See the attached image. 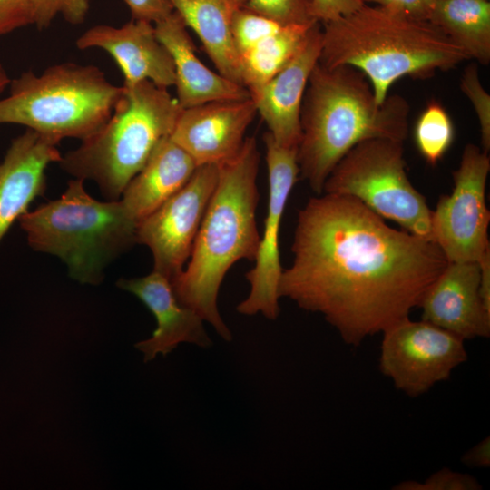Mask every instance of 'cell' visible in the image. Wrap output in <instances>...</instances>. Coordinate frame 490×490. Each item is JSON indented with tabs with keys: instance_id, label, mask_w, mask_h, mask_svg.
I'll return each instance as SVG.
<instances>
[{
	"instance_id": "cell-1",
	"label": "cell",
	"mask_w": 490,
	"mask_h": 490,
	"mask_svg": "<svg viewBox=\"0 0 490 490\" xmlns=\"http://www.w3.org/2000/svg\"><path fill=\"white\" fill-rule=\"evenodd\" d=\"M279 298L321 314L350 346L409 317L447 265L440 248L362 202L322 193L299 211Z\"/></svg>"
},
{
	"instance_id": "cell-2",
	"label": "cell",
	"mask_w": 490,
	"mask_h": 490,
	"mask_svg": "<svg viewBox=\"0 0 490 490\" xmlns=\"http://www.w3.org/2000/svg\"><path fill=\"white\" fill-rule=\"evenodd\" d=\"M260 161L254 137L219 164L216 187L195 237L187 267L171 282L179 301L210 323L225 341L232 333L218 309L220 287L240 260H254L260 235L256 223Z\"/></svg>"
},
{
	"instance_id": "cell-3",
	"label": "cell",
	"mask_w": 490,
	"mask_h": 490,
	"mask_svg": "<svg viewBox=\"0 0 490 490\" xmlns=\"http://www.w3.org/2000/svg\"><path fill=\"white\" fill-rule=\"evenodd\" d=\"M408 114V103L401 95H387L378 103L359 70L349 65L328 68L318 62L301 105L297 150L300 178L322 194L333 168L358 143L369 139L404 142Z\"/></svg>"
},
{
	"instance_id": "cell-4",
	"label": "cell",
	"mask_w": 490,
	"mask_h": 490,
	"mask_svg": "<svg viewBox=\"0 0 490 490\" xmlns=\"http://www.w3.org/2000/svg\"><path fill=\"white\" fill-rule=\"evenodd\" d=\"M466 53L428 20L363 5L357 11L323 23L318 63L352 66L369 81L382 103L398 79L428 78L468 60Z\"/></svg>"
},
{
	"instance_id": "cell-5",
	"label": "cell",
	"mask_w": 490,
	"mask_h": 490,
	"mask_svg": "<svg viewBox=\"0 0 490 490\" xmlns=\"http://www.w3.org/2000/svg\"><path fill=\"white\" fill-rule=\"evenodd\" d=\"M122 87L105 124L58 162L73 177L95 181L109 201L120 199L159 144L171 136L182 111L167 89L149 81Z\"/></svg>"
},
{
	"instance_id": "cell-6",
	"label": "cell",
	"mask_w": 490,
	"mask_h": 490,
	"mask_svg": "<svg viewBox=\"0 0 490 490\" xmlns=\"http://www.w3.org/2000/svg\"><path fill=\"white\" fill-rule=\"evenodd\" d=\"M83 181L74 178L60 198L27 211L18 220L32 249L57 256L73 279L96 285L105 267L137 243L138 223L120 200L97 201L88 194Z\"/></svg>"
},
{
	"instance_id": "cell-7",
	"label": "cell",
	"mask_w": 490,
	"mask_h": 490,
	"mask_svg": "<svg viewBox=\"0 0 490 490\" xmlns=\"http://www.w3.org/2000/svg\"><path fill=\"white\" fill-rule=\"evenodd\" d=\"M123 92L94 65L72 62L29 70L9 83L0 99V124L25 126L52 142L83 141L110 119Z\"/></svg>"
},
{
	"instance_id": "cell-8",
	"label": "cell",
	"mask_w": 490,
	"mask_h": 490,
	"mask_svg": "<svg viewBox=\"0 0 490 490\" xmlns=\"http://www.w3.org/2000/svg\"><path fill=\"white\" fill-rule=\"evenodd\" d=\"M323 193L355 198L402 230L433 241L432 210L407 177L402 142L369 139L358 143L333 168Z\"/></svg>"
},
{
	"instance_id": "cell-9",
	"label": "cell",
	"mask_w": 490,
	"mask_h": 490,
	"mask_svg": "<svg viewBox=\"0 0 490 490\" xmlns=\"http://www.w3.org/2000/svg\"><path fill=\"white\" fill-rule=\"evenodd\" d=\"M381 333L379 369L410 397L447 380L467 360L466 340L423 319L407 317Z\"/></svg>"
},
{
	"instance_id": "cell-10",
	"label": "cell",
	"mask_w": 490,
	"mask_h": 490,
	"mask_svg": "<svg viewBox=\"0 0 490 490\" xmlns=\"http://www.w3.org/2000/svg\"><path fill=\"white\" fill-rule=\"evenodd\" d=\"M489 172L488 154L466 144L460 165L453 172L452 192L440 196L432 211L433 241L447 262H478L490 250V211L485 203Z\"/></svg>"
},
{
	"instance_id": "cell-11",
	"label": "cell",
	"mask_w": 490,
	"mask_h": 490,
	"mask_svg": "<svg viewBox=\"0 0 490 490\" xmlns=\"http://www.w3.org/2000/svg\"><path fill=\"white\" fill-rule=\"evenodd\" d=\"M218 164L198 166L190 180L137 226V243L147 246L153 270L171 281L184 269L216 187Z\"/></svg>"
},
{
	"instance_id": "cell-12",
	"label": "cell",
	"mask_w": 490,
	"mask_h": 490,
	"mask_svg": "<svg viewBox=\"0 0 490 490\" xmlns=\"http://www.w3.org/2000/svg\"><path fill=\"white\" fill-rule=\"evenodd\" d=\"M263 142L269 176V201L263 233L254 260L255 265L245 274L250 283V293L237 306L240 314L252 316L261 313L274 320L279 314V282L282 272L279 237L281 220L288 198L297 182L299 169L297 150L280 146L270 132H265Z\"/></svg>"
},
{
	"instance_id": "cell-13",
	"label": "cell",
	"mask_w": 490,
	"mask_h": 490,
	"mask_svg": "<svg viewBox=\"0 0 490 490\" xmlns=\"http://www.w3.org/2000/svg\"><path fill=\"white\" fill-rule=\"evenodd\" d=\"M256 114L251 97L206 103L182 109L170 137L197 166L219 165L240 152Z\"/></svg>"
},
{
	"instance_id": "cell-14",
	"label": "cell",
	"mask_w": 490,
	"mask_h": 490,
	"mask_svg": "<svg viewBox=\"0 0 490 490\" xmlns=\"http://www.w3.org/2000/svg\"><path fill=\"white\" fill-rule=\"evenodd\" d=\"M80 50L99 48L110 54L129 86L142 81L167 89L175 84L174 64L155 34L154 24L132 19L120 27L97 24L75 41Z\"/></svg>"
},
{
	"instance_id": "cell-15",
	"label": "cell",
	"mask_w": 490,
	"mask_h": 490,
	"mask_svg": "<svg viewBox=\"0 0 490 490\" xmlns=\"http://www.w3.org/2000/svg\"><path fill=\"white\" fill-rule=\"evenodd\" d=\"M316 23L297 54L260 88L250 93L257 113L280 146L298 149L301 140L300 112L309 75L319 59L322 28Z\"/></svg>"
},
{
	"instance_id": "cell-16",
	"label": "cell",
	"mask_w": 490,
	"mask_h": 490,
	"mask_svg": "<svg viewBox=\"0 0 490 490\" xmlns=\"http://www.w3.org/2000/svg\"><path fill=\"white\" fill-rule=\"evenodd\" d=\"M478 262H448L426 290L421 319L464 340L490 336V312L479 296Z\"/></svg>"
},
{
	"instance_id": "cell-17",
	"label": "cell",
	"mask_w": 490,
	"mask_h": 490,
	"mask_svg": "<svg viewBox=\"0 0 490 490\" xmlns=\"http://www.w3.org/2000/svg\"><path fill=\"white\" fill-rule=\"evenodd\" d=\"M117 286L139 298L156 318L157 327L151 338L135 344L145 362L159 354L166 356L181 343L203 348L212 345L204 320L179 301L171 280L162 274L152 270L141 278L121 279Z\"/></svg>"
},
{
	"instance_id": "cell-18",
	"label": "cell",
	"mask_w": 490,
	"mask_h": 490,
	"mask_svg": "<svg viewBox=\"0 0 490 490\" xmlns=\"http://www.w3.org/2000/svg\"><path fill=\"white\" fill-rule=\"evenodd\" d=\"M57 144L26 129L0 162V241L30 203L45 190V170L59 162Z\"/></svg>"
},
{
	"instance_id": "cell-19",
	"label": "cell",
	"mask_w": 490,
	"mask_h": 490,
	"mask_svg": "<svg viewBox=\"0 0 490 490\" xmlns=\"http://www.w3.org/2000/svg\"><path fill=\"white\" fill-rule=\"evenodd\" d=\"M154 28L157 38L172 55L176 99L182 109L250 97L245 86L211 71L199 59L187 26L175 11L155 24Z\"/></svg>"
},
{
	"instance_id": "cell-20",
	"label": "cell",
	"mask_w": 490,
	"mask_h": 490,
	"mask_svg": "<svg viewBox=\"0 0 490 490\" xmlns=\"http://www.w3.org/2000/svg\"><path fill=\"white\" fill-rule=\"evenodd\" d=\"M198 166L171 137L163 140L123 190L120 201L139 223L176 193Z\"/></svg>"
},
{
	"instance_id": "cell-21",
	"label": "cell",
	"mask_w": 490,
	"mask_h": 490,
	"mask_svg": "<svg viewBox=\"0 0 490 490\" xmlns=\"http://www.w3.org/2000/svg\"><path fill=\"white\" fill-rule=\"evenodd\" d=\"M169 1L186 26L196 33L218 73L243 85L231 24L235 11L246 0Z\"/></svg>"
},
{
	"instance_id": "cell-22",
	"label": "cell",
	"mask_w": 490,
	"mask_h": 490,
	"mask_svg": "<svg viewBox=\"0 0 490 490\" xmlns=\"http://www.w3.org/2000/svg\"><path fill=\"white\" fill-rule=\"evenodd\" d=\"M428 21L464 50L469 59L489 64V0H435Z\"/></svg>"
},
{
	"instance_id": "cell-23",
	"label": "cell",
	"mask_w": 490,
	"mask_h": 490,
	"mask_svg": "<svg viewBox=\"0 0 490 490\" xmlns=\"http://www.w3.org/2000/svg\"><path fill=\"white\" fill-rule=\"evenodd\" d=\"M314 24H279L239 54L242 83L249 93L260 88L291 61Z\"/></svg>"
},
{
	"instance_id": "cell-24",
	"label": "cell",
	"mask_w": 490,
	"mask_h": 490,
	"mask_svg": "<svg viewBox=\"0 0 490 490\" xmlns=\"http://www.w3.org/2000/svg\"><path fill=\"white\" fill-rule=\"evenodd\" d=\"M454 125L445 108L433 101L419 115L414 129L415 143L426 162L435 166L450 148Z\"/></svg>"
},
{
	"instance_id": "cell-25",
	"label": "cell",
	"mask_w": 490,
	"mask_h": 490,
	"mask_svg": "<svg viewBox=\"0 0 490 490\" xmlns=\"http://www.w3.org/2000/svg\"><path fill=\"white\" fill-rule=\"evenodd\" d=\"M243 7L284 25L318 23L311 15V0H246Z\"/></svg>"
},
{
	"instance_id": "cell-26",
	"label": "cell",
	"mask_w": 490,
	"mask_h": 490,
	"mask_svg": "<svg viewBox=\"0 0 490 490\" xmlns=\"http://www.w3.org/2000/svg\"><path fill=\"white\" fill-rule=\"evenodd\" d=\"M461 89L471 101L476 113L483 151L490 150V96L481 84L476 64L466 66L461 80Z\"/></svg>"
},
{
	"instance_id": "cell-27",
	"label": "cell",
	"mask_w": 490,
	"mask_h": 490,
	"mask_svg": "<svg viewBox=\"0 0 490 490\" xmlns=\"http://www.w3.org/2000/svg\"><path fill=\"white\" fill-rule=\"evenodd\" d=\"M34 25L38 29L48 27L57 15L72 24H82L89 10L88 0H30Z\"/></svg>"
},
{
	"instance_id": "cell-28",
	"label": "cell",
	"mask_w": 490,
	"mask_h": 490,
	"mask_svg": "<svg viewBox=\"0 0 490 490\" xmlns=\"http://www.w3.org/2000/svg\"><path fill=\"white\" fill-rule=\"evenodd\" d=\"M397 490H479L482 485L473 475L447 467L434 472L423 482L405 480L393 487Z\"/></svg>"
},
{
	"instance_id": "cell-29",
	"label": "cell",
	"mask_w": 490,
	"mask_h": 490,
	"mask_svg": "<svg viewBox=\"0 0 490 490\" xmlns=\"http://www.w3.org/2000/svg\"><path fill=\"white\" fill-rule=\"evenodd\" d=\"M34 24L30 0H0V37Z\"/></svg>"
},
{
	"instance_id": "cell-30",
	"label": "cell",
	"mask_w": 490,
	"mask_h": 490,
	"mask_svg": "<svg viewBox=\"0 0 490 490\" xmlns=\"http://www.w3.org/2000/svg\"><path fill=\"white\" fill-rule=\"evenodd\" d=\"M363 5L361 0H311V15L323 24L349 15Z\"/></svg>"
},
{
	"instance_id": "cell-31",
	"label": "cell",
	"mask_w": 490,
	"mask_h": 490,
	"mask_svg": "<svg viewBox=\"0 0 490 490\" xmlns=\"http://www.w3.org/2000/svg\"><path fill=\"white\" fill-rule=\"evenodd\" d=\"M132 19L153 24L168 17L174 10L169 0H123Z\"/></svg>"
},
{
	"instance_id": "cell-32",
	"label": "cell",
	"mask_w": 490,
	"mask_h": 490,
	"mask_svg": "<svg viewBox=\"0 0 490 490\" xmlns=\"http://www.w3.org/2000/svg\"><path fill=\"white\" fill-rule=\"evenodd\" d=\"M364 4L368 2L376 3L383 6L415 19L428 20L434 6L435 0H361Z\"/></svg>"
},
{
	"instance_id": "cell-33",
	"label": "cell",
	"mask_w": 490,
	"mask_h": 490,
	"mask_svg": "<svg viewBox=\"0 0 490 490\" xmlns=\"http://www.w3.org/2000/svg\"><path fill=\"white\" fill-rule=\"evenodd\" d=\"M464 466L471 468L490 466V436L485 437L461 457Z\"/></svg>"
},
{
	"instance_id": "cell-34",
	"label": "cell",
	"mask_w": 490,
	"mask_h": 490,
	"mask_svg": "<svg viewBox=\"0 0 490 490\" xmlns=\"http://www.w3.org/2000/svg\"><path fill=\"white\" fill-rule=\"evenodd\" d=\"M480 266L479 296L485 309L490 312V250L478 261Z\"/></svg>"
},
{
	"instance_id": "cell-35",
	"label": "cell",
	"mask_w": 490,
	"mask_h": 490,
	"mask_svg": "<svg viewBox=\"0 0 490 490\" xmlns=\"http://www.w3.org/2000/svg\"><path fill=\"white\" fill-rule=\"evenodd\" d=\"M11 79L9 78L5 67L0 63V94L9 86Z\"/></svg>"
}]
</instances>
